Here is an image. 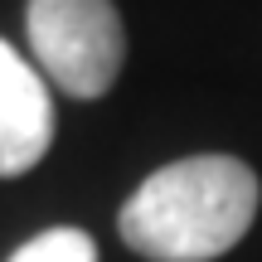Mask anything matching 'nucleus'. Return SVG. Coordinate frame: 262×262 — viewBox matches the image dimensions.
I'll use <instances>...</instances> for the list:
<instances>
[{"mask_svg":"<svg viewBox=\"0 0 262 262\" xmlns=\"http://www.w3.org/2000/svg\"><path fill=\"white\" fill-rule=\"evenodd\" d=\"M257 199L262 185L238 156H185L141 180L117 228L150 262H214L243 243Z\"/></svg>","mask_w":262,"mask_h":262,"instance_id":"1","label":"nucleus"},{"mask_svg":"<svg viewBox=\"0 0 262 262\" xmlns=\"http://www.w3.org/2000/svg\"><path fill=\"white\" fill-rule=\"evenodd\" d=\"M10 262H97V243L83 228H44L29 243H19Z\"/></svg>","mask_w":262,"mask_h":262,"instance_id":"4","label":"nucleus"},{"mask_svg":"<svg viewBox=\"0 0 262 262\" xmlns=\"http://www.w3.org/2000/svg\"><path fill=\"white\" fill-rule=\"evenodd\" d=\"M25 29L34 63L68 97L112 93L126 58V29L112 0H29Z\"/></svg>","mask_w":262,"mask_h":262,"instance_id":"2","label":"nucleus"},{"mask_svg":"<svg viewBox=\"0 0 262 262\" xmlns=\"http://www.w3.org/2000/svg\"><path fill=\"white\" fill-rule=\"evenodd\" d=\"M54 146L49 83L15 44L0 39V180L34 170Z\"/></svg>","mask_w":262,"mask_h":262,"instance_id":"3","label":"nucleus"}]
</instances>
